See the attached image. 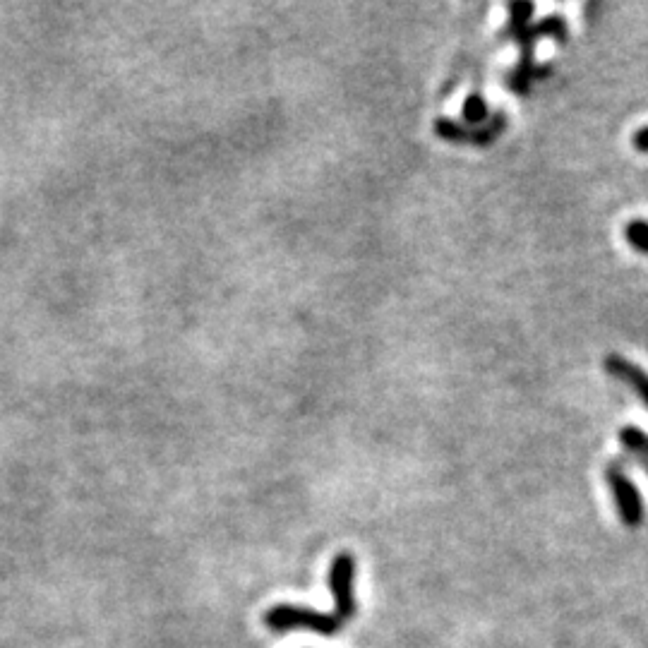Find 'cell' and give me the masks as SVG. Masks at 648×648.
<instances>
[{
  "mask_svg": "<svg viewBox=\"0 0 648 648\" xmlns=\"http://www.w3.org/2000/svg\"><path fill=\"white\" fill-rule=\"evenodd\" d=\"M329 588L334 593V610L317 612L298 605H274L264 612V624L272 632L288 629H310L322 636H334L344 624L356 615V557L339 552L329 567Z\"/></svg>",
  "mask_w": 648,
  "mask_h": 648,
  "instance_id": "1",
  "label": "cell"
},
{
  "mask_svg": "<svg viewBox=\"0 0 648 648\" xmlns=\"http://www.w3.org/2000/svg\"><path fill=\"white\" fill-rule=\"evenodd\" d=\"M531 15L533 3H524V0L509 3L507 36H512L516 44L521 46V60L512 75H509V87L519 94H526L531 89V82L538 80L540 75H548V68H536L533 65V44L538 41V36L531 24Z\"/></svg>",
  "mask_w": 648,
  "mask_h": 648,
  "instance_id": "2",
  "label": "cell"
},
{
  "mask_svg": "<svg viewBox=\"0 0 648 648\" xmlns=\"http://www.w3.org/2000/svg\"><path fill=\"white\" fill-rule=\"evenodd\" d=\"M605 478H608L612 500H615V507L617 512H620L622 524L629 528H639L641 521H644V500H641L639 488L629 480V476L622 471L620 464L608 466Z\"/></svg>",
  "mask_w": 648,
  "mask_h": 648,
  "instance_id": "3",
  "label": "cell"
},
{
  "mask_svg": "<svg viewBox=\"0 0 648 648\" xmlns=\"http://www.w3.org/2000/svg\"><path fill=\"white\" fill-rule=\"evenodd\" d=\"M507 125V116L502 111H497L495 116H490L488 125L485 128H461L459 123L449 118H437L435 120V132L444 140L449 142H461V144H490L492 140H497V135L504 130Z\"/></svg>",
  "mask_w": 648,
  "mask_h": 648,
  "instance_id": "4",
  "label": "cell"
},
{
  "mask_svg": "<svg viewBox=\"0 0 648 648\" xmlns=\"http://www.w3.org/2000/svg\"><path fill=\"white\" fill-rule=\"evenodd\" d=\"M605 370H608L612 377H617V380L627 382L629 387L641 396V401H644L648 408V375L639 365L629 363V360L622 356H608L605 358Z\"/></svg>",
  "mask_w": 648,
  "mask_h": 648,
  "instance_id": "5",
  "label": "cell"
},
{
  "mask_svg": "<svg viewBox=\"0 0 648 648\" xmlns=\"http://www.w3.org/2000/svg\"><path fill=\"white\" fill-rule=\"evenodd\" d=\"M620 442L636 461H648V432L636 425H624L620 430Z\"/></svg>",
  "mask_w": 648,
  "mask_h": 648,
  "instance_id": "6",
  "label": "cell"
},
{
  "mask_svg": "<svg viewBox=\"0 0 648 648\" xmlns=\"http://www.w3.org/2000/svg\"><path fill=\"white\" fill-rule=\"evenodd\" d=\"M461 116H464L466 123H471V125H480V123H485V120H490L488 104H485L483 96H480L478 92L466 96L464 106H461Z\"/></svg>",
  "mask_w": 648,
  "mask_h": 648,
  "instance_id": "7",
  "label": "cell"
},
{
  "mask_svg": "<svg viewBox=\"0 0 648 648\" xmlns=\"http://www.w3.org/2000/svg\"><path fill=\"white\" fill-rule=\"evenodd\" d=\"M624 236H627V243L632 248L648 255V221H632L627 226V231H624Z\"/></svg>",
  "mask_w": 648,
  "mask_h": 648,
  "instance_id": "8",
  "label": "cell"
},
{
  "mask_svg": "<svg viewBox=\"0 0 648 648\" xmlns=\"http://www.w3.org/2000/svg\"><path fill=\"white\" fill-rule=\"evenodd\" d=\"M632 144L636 149H639V152H648V125H646V128H639L634 132Z\"/></svg>",
  "mask_w": 648,
  "mask_h": 648,
  "instance_id": "9",
  "label": "cell"
},
{
  "mask_svg": "<svg viewBox=\"0 0 648 648\" xmlns=\"http://www.w3.org/2000/svg\"><path fill=\"white\" fill-rule=\"evenodd\" d=\"M636 464H641V466H644V471L648 473V461H636Z\"/></svg>",
  "mask_w": 648,
  "mask_h": 648,
  "instance_id": "10",
  "label": "cell"
}]
</instances>
